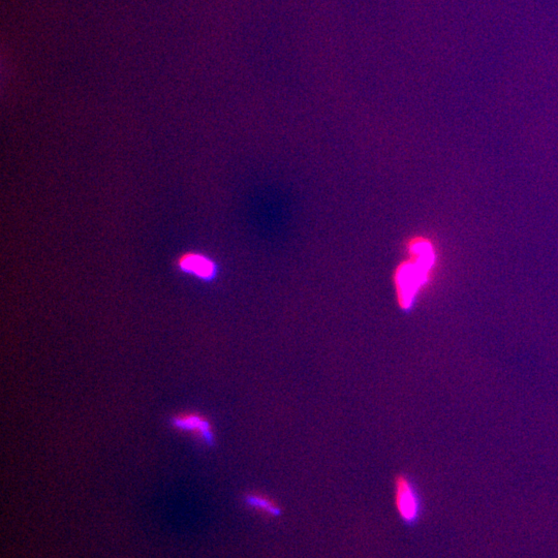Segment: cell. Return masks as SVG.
I'll return each instance as SVG.
<instances>
[{"label": "cell", "mask_w": 558, "mask_h": 558, "mask_svg": "<svg viewBox=\"0 0 558 558\" xmlns=\"http://www.w3.org/2000/svg\"><path fill=\"white\" fill-rule=\"evenodd\" d=\"M430 273L431 270L412 260L397 267L394 284L400 308L409 310L414 306L417 296L430 281Z\"/></svg>", "instance_id": "cell-1"}, {"label": "cell", "mask_w": 558, "mask_h": 558, "mask_svg": "<svg viewBox=\"0 0 558 558\" xmlns=\"http://www.w3.org/2000/svg\"><path fill=\"white\" fill-rule=\"evenodd\" d=\"M395 502L399 515L407 522H413L419 514V500L413 483L407 476H399L395 481Z\"/></svg>", "instance_id": "cell-2"}, {"label": "cell", "mask_w": 558, "mask_h": 558, "mask_svg": "<svg viewBox=\"0 0 558 558\" xmlns=\"http://www.w3.org/2000/svg\"><path fill=\"white\" fill-rule=\"evenodd\" d=\"M175 428L190 432L207 445L214 444V432L209 420L197 413H184L172 419Z\"/></svg>", "instance_id": "cell-3"}, {"label": "cell", "mask_w": 558, "mask_h": 558, "mask_svg": "<svg viewBox=\"0 0 558 558\" xmlns=\"http://www.w3.org/2000/svg\"><path fill=\"white\" fill-rule=\"evenodd\" d=\"M177 266L182 272L200 278L202 281H211L216 274V264L202 254H184L179 257Z\"/></svg>", "instance_id": "cell-4"}, {"label": "cell", "mask_w": 558, "mask_h": 558, "mask_svg": "<svg viewBox=\"0 0 558 558\" xmlns=\"http://www.w3.org/2000/svg\"><path fill=\"white\" fill-rule=\"evenodd\" d=\"M246 502L251 507L266 515L274 516L281 512V510H279L277 505L272 500L267 498V496L258 493L248 495Z\"/></svg>", "instance_id": "cell-5"}]
</instances>
